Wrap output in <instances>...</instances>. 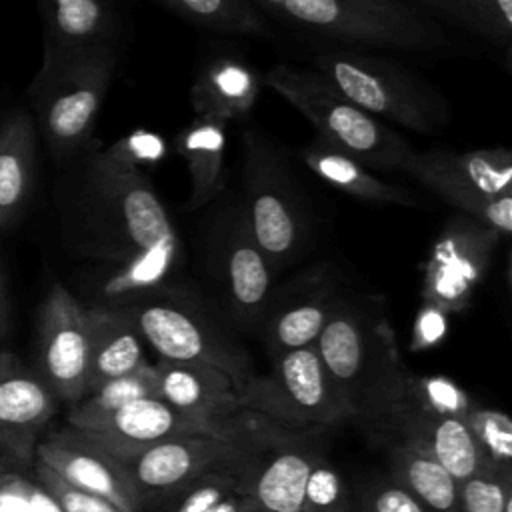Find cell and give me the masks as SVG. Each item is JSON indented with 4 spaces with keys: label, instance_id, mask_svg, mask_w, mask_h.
Returning <instances> with one entry per match:
<instances>
[{
    "label": "cell",
    "instance_id": "cell-46",
    "mask_svg": "<svg viewBox=\"0 0 512 512\" xmlns=\"http://www.w3.org/2000/svg\"><path fill=\"white\" fill-rule=\"evenodd\" d=\"M420 4H424V6H428V8H434V10H440L442 12V4H440V0H418Z\"/></svg>",
    "mask_w": 512,
    "mask_h": 512
},
{
    "label": "cell",
    "instance_id": "cell-44",
    "mask_svg": "<svg viewBox=\"0 0 512 512\" xmlns=\"http://www.w3.org/2000/svg\"><path fill=\"white\" fill-rule=\"evenodd\" d=\"M460 2H462V0H440V4H442V12H444L446 16L456 18V12H458Z\"/></svg>",
    "mask_w": 512,
    "mask_h": 512
},
{
    "label": "cell",
    "instance_id": "cell-5",
    "mask_svg": "<svg viewBox=\"0 0 512 512\" xmlns=\"http://www.w3.org/2000/svg\"><path fill=\"white\" fill-rule=\"evenodd\" d=\"M118 310L130 318L142 340L160 358L218 368L234 380L240 396L252 380L246 352L184 278Z\"/></svg>",
    "mask_w": 512,
    "mask_h": 512
},
{
    "label": "cell",
    "instance_id": "cell-14",
    "mask_svg": "<svg viewBox=\"0 0 512 512\" xmlns=\"http://www.w3.org/2000/svg\"><path fill=\"white\" fill-rule=\"evenodd\" d=\"M500 234L482 222L454 212L436 236L424 262L422 298L442 312H462L484 280Z\"/></svg>",
    "mask_w": 512,
    "mask_h": 512
},
{
    "label": "cell",
    "instance_id": "cell-40",
    "mask_svg": "<svg viewBox=\"0 0 512 512\" xmlns=\"http://www.w3.org/2000/svg\"><path fill=\"white\" fill-rule=\"evenodd\" d=\"M356 512H428L404 486L394 478L370 484L356 502Z\"/></svg>",
    "mask_w": 512,
    "mask_h": 512
},
{
    "label": "cell",
    "instance_id": "cell-6",
    "mask_svg": "<svg viewBox=\"0 0 512 512\" xmlns=\"http://www.w3.org/2000/svg\"><path fill=\"white\" fill-rule=\"evenodd\" d=\"M240 206L276 276L310 246L312 214L278 148L258 130L242 136Z\"/></svg>",
    "mask_w": 512,
    "mask_h": 512
},
{
    "label": "cell",
    "instance_id": "cell-24",
    "mask_svg": "<svg viewBox=\"0 0 512 512\" xmlns=\"http://www.w3.org/2000/svg\"><path fill=\"white\" fill-rule=\"evenodd\" d=\"M88 332H90V358H88V390L98 388L106 380L124 376L144 366V340L118 308L86 306ZM84 394V396H86Z\"/></svg>",
    "mask_w": 512,
    "mask_h": 512
},
{
    "label": "cell",
    "instance_id": "cell-22",
    "mask_svg": "<svg viewBox=\"0 0 512 512\" xmlns=\"http://www.w3.org/2000/svg\"><path fill=\"white\" fill-rule=\"evenodd\" d=\"M304 166L328 186L370 204L420 206V196L410 188L386 182L358 158L314 138L298 152Z\"/></svg>",
    "mask_w": 512,
    "mask_h": 512
},
{
    "label": "cell",
    "instance_id": "cell-36",
    "mask_svg": "<svg viewBox=\"0 0 512 512\" xmlns=\"http://www.w3.org/2000/svg\"><path fill=\"white\" fill-rule=\"evenodd\" d=\"M456 20L496 46H502L506 52L510 50L512 0H462Z\"/></svg>",
    "mask_w": 512,
    "mask_h": 512
},
{
    "label": "cell",
    "instance_id": "cell-42",
    "mask_svg": "<svg viewBox=\"0 0 512 512\" xmlns=\"http://www.w3.org/2000/svg\"><path fill=\"white\" fill-rule=\"evenodd\" d=\"M250 504H252V500L238 486L228 496H224L210 512H248Z\"/></svg>",
    "mask_w": 512,
    "mask_h": 512
},
{
    "label": "cell",
    "instance_id": "cell-30",
    "mask_svg": "<svg viewBox=\"0 0 512 512\" xmlns=\"http://www.w3.org/2000/svg\"><path fill=\"white\" fill-rule=\"evenodd\" d=\"M186 20L226 34L270 36V28L252 0H156Z\"/></svg>",
    "mask_w": 512,
    "mask_h": 512
},
{
    "label": "cell",
    "instance_id": "cell-26",
    "mask_svg": "<svg viewBox=\"0 0 512 512\" xmlns=\"http://www.w3.org/2000/svg\"><path fill=\"white\" fill-rule=\"evenodd\" d=\"M262 82L252 66L240 58L212 60L190 88L194 116H216L224 122L244 120L260 94Z\"/></svg>",
    "mask_w": 512,
    "mask_h": 512
},
{
    "label": "cell",
    "instance_id": "cell-2",
    "mask_svg": "<svg viewBox=\"0 0 512 512\" xmlns=\"http://www.w3.org/2000/svg\"><path fill=\"white\" fill-rule=\"evenodd\" d=\"M314 346L354 418L380 424L408 376L380 302L340 296Z\"/></svg>",
    "mask_w": 512,
    "mask_h": 512
},
{
    "label": "cell",
    "instance_id": "cell-17",
    "mask_svg": "<svg viewBox=\"0 0 512 512\" xmlns=\"http://www.w3.org/2000/svg\"><path fill=\"white\" fill-rule=\"evenodd\" d=\"M78 430L98 440L114 454H128L180 436H252L236 420L214 422L196 418L172 408L160 398L134 400L102 418L86 422Z\"/></svg>",
    "mask_w": 512,
    "mask_h": 512
},
{
    "label": "cell",
    "instance_id": "cell-18",
    "mask_svg": "<svg viewBox=\"0 0 512 512\" xmlns=\"http://www.w3.org/2000/svg\"><path fill=\"white\" fill-rule=\"evenodd\" d=\"M58 400L38 374L8 352H0V454L30 470L34 448L54 418Z\"/></svg>",
    "mask_w": 512,
    "mask_h": 512
},
{
    "label": "cell",
    "instance_id": "cell-16",
    "mask_svg": "<svg viewBox=\"0 0 512 512\" xmlns=\"http://www.w3.org/2000/svg\"><path fill=\"white\" fill-rule=\"evenodd\" d=\"M34 460L70 484L108 500L120 512H142L140 498L120 458L78 428L66 424L46 430L34 448Z\"/></svg>",
    "mask_w": 512,
    "mask_h": 512
},
{
    "label": "cell",
    "instance_id": "cell-29",
    "mask_svg": "<svg viewBox=\"0 0 512 512\" xmlns=\"http://www.w3.org/2000/svg\"><path fill=\"white\" fill-rule=\"evenodd\" d=\"M140 398H158L156 370L150 362L134 372L106 380L98 388L90 390L82 400L72 404L68 412V426L80 428L86 422L102 418Z\"/></svg>",
    "mask_w": 512,
    "mask_h": 512
},
{
    "label": "cell",
    "instance_id": "cell-8",
    "mask_svg": "<svg viewBox=\"0 0 512 512\" xmlns=\"http://www.w3.org/2000/svg\"><path fill=\"white\" fill-rule=\"evenodd\" d=\"M314 70L344 98L382 122L390 120L412 132H434L450 122V102L388 58L330 50L314 56Z\"/></svg>",
    "mask_w": 512,
    "mask_h": 512
},
{
    "label": "cell",
    "instance_id": "cell-27",
    "mask_svg": "<svg viewBox=\"0 0 512 512\" xmlns=\"http://www.w3.org/2000/svg\"><path fill=\"white\" fill-rule=\"evenodd\" d=\"M36 172V124L16 110L0 122V228L10 226L26 208Z\"/></svg>",
    "mask_w": 512,
    "mask_h": 512
},
{
    "label": "cell",
    "instance_id": "cell-21",
    "mask_svg": "<svg viewBox=\"0 0 512 512\" xmlns=\"http://www.w3.org/2000/svg\"><path fill=\"white\" fill-rule=\"evenodd\" d=\"M154 370L158 398L184 414L230 422L242 410L238 386L218 368L160 358Z\"/></svg>",
    "mask_w": 512,
    "mask_h": 512
},
{
    "label": "cell",
    "instance_id": "cell-25",
    "mask_svg": "<svg viewBox=\"0 0 512 512\" xmlns=\"http://www.w3.org/2000/svg\"><path fill=\"white\" fill-rule=\"evenodd\" d=\"M226 124L216 116H194L176 134V152L184 158L190 176L184 212L202 210L224 192Z\"/></svg>",
    "mask_w": 512,
    "mask_h": 512
},
{
    "label": "cell",
    "instance_id": "cell-23",
    "mask_svg": "<svg viewBox=\"0 0 512 512\" xmlns=\"http://www.w3.org/2000/svg\"><path fill=\"white\" fill-rule=\"evenodd\" d=\"M44 24V52L58 54L114 46L118 22L108 0H36Z\"/></svg>",
    "mask_w": 512,
    "mask_h": 512
},
{
    "label": "cell",
    "instance_id": "cell-35",
    "mask_svg": "<svg viewBox=\"0 0 512 512\" xmlns=\"http://www.w3.org/2000/svg\"><path fill=\"white\" fill-rule=\"evenodd\" d=\"M244 464L234 468L212 470L196 478L186 488H182L172 500L166 502L170 504L168 512H210L224 496H228L232 490L240 486Z\"/></svg>",
    "mask_w": 512,
    "mask_h": 512
},
{
    "label": "cell",
    "instance_id": "cell-38",
    "mask_svg": "<svg viewBox=\"0 0 512 512\" xmlns=\"http://www.w3.org/2000/svg\"><path fill=\"white\" fill-rule=\"evenodd\" d=\"M102 154L118 166L144 172V168H152L166 158V142L156 132L134 130L108 148H102Z\"/></svg>",
    "mask_w": 512,
    "mask_h": 512
},
{
    "label": "cell",
    "instance_id": "cell-34",
    "mask_svg": "<svg viewBox=\"0 0 512 512\" xmlns=\"http://www.w3.org/2000/svg\"><path fill=\"white\" fill-rule=\"evenodd\" d=\"M302 512H354L344 478L320 454L314 458L308 472Z\"/></svg>",
    "mask_w": 512,
    "mask_h": 512
},
{
    "label": "cell",
    "instance_id": "cell-28",
    "mask_svg": "<svg viewBox=\"0 0 512 512\" xmlns=\"http://www.w3.org/2000/svg\"><path fill=\"white\" fill-rule=\"evenodd\" d=\"M390 478L404 486L428 512H460L458 482L426 452L396 440L388 452Z\"/></svg>",
    "mask_w": 512,
    "mask_h": 512
},
{
    "label": "cell",
    "instance_id": "cell-12",
    "mask_svg": "<svg viewBox=\"0 0 512 512\" xmlns=\"http://www.w3.org/2000/svg\"><path fill=\"white\" fill-rule=\"evenodd\" d=\"M254 444V434L242 438L180 436L116 456L144 510L166 504L206 472L244 464Z\"/></svg>",
    "mask_w": 512,
    "mask_h": 512
},
{
    "label": "cell",
    "instance_id": "cell-15",
    "mask_svg": "<svg viewBox=\"0 0 512 512\" xmlns=\"http://www.w3.org/2000/svg\"><path fill=\"white\" fill-rule=\"evenodd\" d=\"M340 300L338 270L314 264L272 288L260 318L262 340L272 358L316 342L328 316Z\"/></svg>",
    "mask_w": 512,
    "mask_h": 512
},
{
    "label": "cell",
    "instance_id": "cell-13",
    "mask_svg": "<svg viewBox=\"0 0 512 512\" xmlns=\"http://www.w3.org/2000/svg\"><path fill=\"white\" fill-rule=\"evenodd\" d=\"M88 308L54 282L38 314L36 374L58 402L76 404L88 390Z\"/></svg>",
    "mask_w": 512,
    "mask_h": 512
},
{
    "label": "cell",
    "instance_id": "cell-20",
    "mask_svg": "<svg viewBox=\"0 0 512 512\" xmlns=\"http://www.w3.org/2000/svg\"><path fill=\"white\" fill-rule=\"evenodd\" d=\"M258 454L254 444L240 476V490L266 512H302L310 466L320 454L308 444L270 442Z\"/></svg>",
    "mask_w": 512,
    "mask_h": 512
},
{
    "label": "cell",
    "instance_id": "cell-47",
    "mask_svg": "<svg viewBox=\"0 0 512 512\" xmlns=\"http://www.w3.org/2000/svg\"><path fill=\"white\" fill-rule=\"evenodd\" d=\"M248 512H266V510H262L260 506H256V504L252 502V504H250V508H248Z\"/></svg>",
    "mask_w": 512,
    "mask_h": 512
},
{
    "label": "cell",
    "instance_id": "cell-33",
    "mask_svg": "<svg viewBox=\"0 0 512 512\" xmlns=\"http://www.w3.org/2000/svg\"><path fill=\"white\" fill-rule=\"evenodd\" d=\"M460 512H512V468L484 470L458 482Z\"/></svg>",
    "mask_w": 512,
    "mask_h": 512
},
{
    "label": "cell",
    "instance_id": "cell-9",
    "mask_svg": "<svg viewBox=\"0 0 512 512\" xmlns=\"http://www.w3.org/2000/svg\"><path fill=\"white\" fill-rule=\"evenodd\" d=\"M402 172L440 200L500 236L512 232V154L508 148L412 150Z\"/></svg>",
    "mask_w": 512,
    "mask_h": 512
},
{
    "label": "cell",
    "instance_id": "cell-3",
    "mask_svg": "<svg viewBox=\"0 0 512 512\" xmlns=\"http://www.w3.org/2000/svg\"><path fill=\"white\" fill-rule=\"evenodd\" d=\"M196 222L192 256L218 306L240 326H258L276 272L258 248L238 196L220 194Z\"/></svg>",
    "mask_w": 512,
    "mask_h": 512
},
{
    "label": "cell",
    "instance_id": "cell-19",
    "mask_svg": "<svg viewBox=\"0 0 512 512\" xmlns=\"http://www.w3.org/2000/svg\"><path fill=\"white\" fill-rule=\"evenodd\" d=\"M380 426L396 432L398 440L410 442L418 450L426 452L456 482L484 470H496L490 466L468 424L460 416L398 406L380 422Z\"/></svg>",
    "mask_w": 512,
    "mask_h": 512
},
{
    "label": "cell",
    "instance_id": "cell-31",
    "mask_svg": "<svg viewBox=\"0 0 512 512\" xmlns=\"http://www.w3.org/2000/svg\"><path fill=\"white\" fill-rule=\"evenodd\" d=\"M398 406H408V408H416V410H424V412H432V414H448V416L464 418L466 412L474 406V402L458 384H454L448 378H442V376L422 378V376H412L408 372L402 392L396 398V402L392 404V408L388 410V414Z\"/></svg>",
    "mask_w": 512,
    "mask_h": 512
},
{
    "label": "cell",
    "instance_id": "cell-39",
    "mask_svg": "<svg viewBox=\"0 0 512 512\" xmlns=\"http://www.w3.org/2000/svg\"><path fill=\"white\" fill-rule=\"evenodd\" d=\"M0 512H62L54 498L22 470L0 474Z\"/></svg>",
    "mask_w": 512,
    "mask_h": 512
},
{
    "label": "cell",
    "instance_id": "cell-32",
    "mask_svg": "<svg viewBox=\"0 0 512 512\" xmlns=\"http://www.w3.org/2000/svg\"><path fill=\"white\" fill-rule=\"evenodd\" d=\"M464 422L492 468H512V422L504 412L474 404Z\"/></svg>",
    "mask_w": 512,
    "mask_h": 512
},
{
    "label": "cell",
    "instance_id": "cell-11",
    "mask_svg": "<svg viewBox=\"0 0 512 512\" xmlns=\"http://www.w3.org/2000/svg\"><path fill=\"white\" fill-rule=\"evenodd\" d=\"M240 406L292 428H324L354 418L314 344L272 358L264 376H252Z\"/></svg>",
    "mask_w": 512,
    "mask_h": 512
},
{
    "label": "cell",
    "instance_id": "cell-7",
    "mask_svg": "<svg viewBox=\"0 0 512 512\" xmlns=\"http://www.w3.org/2000/svg\"><path fill=\"white\" fill-rule=\"evenodd\" d=\"M264 84L314 126L316 138L372 170H402L414 150L404 136L344 98L314 68L276 64L264 74Z\"/></svg>",
    "mask_w": 512,
    "mask_h": 512
},
{
    "label": "cell",
    "instance_id": "cell-37",
    "mask_svg": "<svg viewBox=\"0 0 512 512\" xmlns=\"http://www.w3.org/2000/svg\"><path fill=\"white\" fill-rule=\"evenodd\" d=\"M30 470L34 480L54 498L62 512H120L108 500L70 484L38 460L32 462Z\"/></svg>",
    "mask_w": 512,
    "mask_h": 512
},
{
    "label": "cell",
    "instance_id": "cell-1",
    "mask_svg": "<svg viewBox=\"0 0 512 512\" xmlns=\"http://www.w3.org/2000/svg\"><path fill=\"white\" fill-rule=\"evenodd\" d=\"M64 222L70 246L94 264L144 256L186 258L182 238L148 174L88 150L68 186Z\"/></svg>",
    "mask_w": 512,
    "mask_h": 512
},
{
    "label": "cell",
    "instance_id": "cell-41",
    "mask_svg": "<svg viewBox=\"0 0 512 512\" xmlns=\"http://www.w3.org/2000/svg\"><path fill=\"white\" fill-rule=\"evenodd\" d=\"M446 312H442L440 308L426 304L424 308L418 312L416 322H414V332H412V348L414 350H428L432 346H436L448 330V320H446Z\"/></svg>",
    "mask_w": 512,
    "mask_h": 512
},
{
    "label": "cell",
    "instance_id": "cell-45",
    "mask_svg": "<svg viewBox=\"0 0 512 512\" xmlns=\"http://www.w3.org/2000/svg\"><path fill=\"white\" fill-rule=\"evenodd\" d=\"M8 470H20V468L14 466L6 456L0 454V474H4V472H8Z\"/></svg>",
    "mask_w": 512,
    "mask_h": 512
},
{
    "label": "cell",
    "instance_id": "cell-10",
    "mask_svg": "<svg viewBox=\"0 0 512 512\" xmlns=\"http://www.w3.org/2000/svg\"><path fill=\"white\" fill-rule=\"evenodd\" d=\"M268 10L324 36L396 50H436L444 32L402 0H272Z\"/></svg>",
    "mask_w": 512,
    "mask_h": 512
},
{
    "label": "cell",
    "instance_id": "cell-43",
    "mask_svg": "<svg viewBox=\"0 0 512 512\" xmlns=\"http://www.w3.org/2000/svg\"><path fill=\"white\" fill-rule=\"evenodd\" d=\"M8 330V296L4 288V276L0 270V336Z\"/></svg>",
    "mask_w": 512,
    "mask_h": 512
},
{
    "label": "cell",
    "instance_id": "cell-4",
    "mask_svg": "<svg viewBox=\"0 0 512 512\" xmlns=\"http://www.w3.org/2000/svg\"><path fill=\"white\" fill-rule=\"evenodd\" d=\"M114 66V46L42 54L28 96L34 124L54 156L70 158L88 146Z\"/></svg>",
    "mask_w": 512,
    "mask_h": 512
}]
</instances>
